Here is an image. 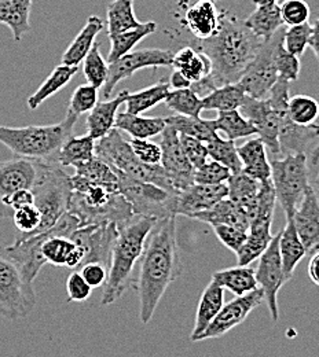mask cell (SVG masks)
<instances>
[{"label":"cell","instance_id":"cell-1","mask_svg":"<svg viewBox=\"0 0 319 357\" xmlns=\"http://www.w3.org/2000/svg\"><path fill=\"white\" fill-rule=\"evenodd\" d=\"M133 284L139 296V317L149 324L167 289L182 273L177 241V216L158 219L144 243Z\"/></svg>","mask_w":319,"mask_h":357},{"label":"cell","instance_id":"cell-2","mask_svg":"<svg viewBox=\"0 0 319 357\" xmlns=\"http://www.w3.org/2000/svg\"><path fill=\"white\" fill-rule=\"evenodd\" d=\"M263 40L249 31L244 21L221 15L216 32L198 43V51L211 62L209 76L215 86L238 83Z\"/></svg>","mask_w":319,"mask_h":357},{"label":"cell","instance_id":"cell-3","mask_svg":"<svg viewBox=\"0 0 319 357\" xmlns=\"http://www.w3.org/2000/svg\"><path fill=\"white\" fill-rule=\"evenodd\" d=\"M156 222L153 218L134 216L124 223L117 224L119 235L110 253L107 278L101 300L102 305L114 304L133 286L134 271Z\"/></svg>","mask_w":319,"mask_h":357},{"label":"cell","instance_id":"cell-4","mask_svg":"<svg viewBox=\"0 0 319 357\" xmlns=\"http://www.w3.org/2000/svg\"><path fill=\"white\" fill-rule=\"evenodd\" d=\"M71 185L68 212L79 219L82 227L95 223L121 224L135 216L119 190L92 184L77 175L71 176Z\"/></svg>","mask_w":319,"mask_h":357},{"label":"cell","instance_id":"cell-5","mask_svg":"<svg viewBox=\"0 0 319 357\" xmlns=\"http://www.w3.org/2000/svg\"><path fill=\"white\" fill-rule=\"evenodd\" d=\"M77 116L66 113V117L51 126L6 127L0 126V143L14 155L38 161L55 162L64 142L73 135Z\"/></svg>","mask_w":319,"mask_h":357},{"label":"cell","instance_id":"cell-6","mask_svg":"<svg viewBox=\"0 0 319 357\" xmlns=\"http://www.w3.org/2000/svg\"><path fill=\"white\" fill-rule=\"evenodd\" d=\"M289 89L290 83L278 77L266 96L278 116V144L281 157L303 153L309 160V165L317 168L319 160L318 124L299 126L290 120L288 113Z\"/></svg>","mask_w":319,"mask_h":357},{"label":"cell","instance_id":"cell-7","mask_svg":"<svg viewBox=\"0 0 319 357\" xmlns=\"http://www.w3.org/2000/svg\"><path fill=\"white\" fill-rule=\"evenodd\" d=\"M95 157L107 164L117 174L157 184L171 192H178L172 180L160 164L151 165L138 160L128 139H124L117 128L110 130L103 137L95 140Z\"/></svg>","mask_w":319,"mask_h":357},{"label":"cell","instance_id":"cell-8","mask_svg":"<svg viewBox=\"0 0 319 357\" xmlns=\"http://www.w3.org/2000/svg\"><path fill=\"white\" fill-rule=\"evenodd\" d=\"M34 205L39 209L42 222L36 234L50 229L68 211L72 194L71 176L57 162L40 161L39 174L32 185Z\"/></svg>","mask_w":319,"mask_h":357},{"label":"cell","instance_id":"cell-9","mask_svg":"<svg viewBox=\"0 0 319 357\" xmlns=\"http://www.w3.org/2000/svg\"><path fill=\"white\" fill-rule=\"evenodd\" d=\"M272 165V184L276 202L282 206L285 218L290 219L302 201L306 190L311 185L310 168L306 154H288L274 158Z\"/></svg>","mask_w":319,"mask_h":357},{"label":"cell","instance_id":"cell-10","mask_svg":"<svg viewBox=\"0 0 319 357\" xmlns=\"http://www.w3.org/2000/svg\"><path fill=\"white\" fill-rule=\"evenodd\" d=\"M36 305L34 283L0 245V316L18 320L27 317Z\"/></svg>","mask_w":319,"mask_h":357},{"label":"cell","instance_id":"cell-11","mask_svg":"<svg viewBox=\"0 0 319 357\" xmlns=\"http://www.w3.org/2000/svg\"><path fill=\"white\" fill-rule=\"evenodd\" d=\"M117 174V172H116ZM119 190L128 201L135 216H147L156 220L174 215V205L177 192L135 178L117 174Z\"/></svg>","mask_w":319,"mask_h":357},{"label":"cell","instance_id":"cell-12","mask_svg":"<svg viewBox=\"0 0 319 357\" xmlns=\"http://www.w3.org/2000/svg\"><path fill=\"white\" fill-rule=\"evenodd\" d=\"M283 31L285 26L279 28L273 36L263 40L255 58L251 61L241 79L238 80V84L248 96L255 99H265L276 82L278 73L274 62V47Z\"/></svg>","mask_w":319,"mask_h":357},{"label":"cell","instance_id":"cell-13","mask_svg":"<svg viewBox=\"0 0 319 357\" xmlns=\"http://www.w3.org/2000/svg\"><path fill=\"white\" fill-rule=\"evenodd\" d=\"M172 56H174V52L171 50H161V48H143V50L127 52L126 55L120 56L114 62L109 63L107 79L102 87L103 96L109 99L112 92L121 80H126L134 76L140 69L171 66Z\"/></svg>","mask_w":319,"mask_h":357},{"label":"cell","instance_id":"cell-14","mask_svg":"<svg viewBox=\"0 0 319 357\" xmlns=\"http://www.w3.org/2000/svg\"><path fill=\"white\" fill-rule=\"evenodd\" d=\"M278 239H279V234L274 235L267 249L258 259L259 266L255 269L258 287L263 291L265 301L267 304L273 321H278L279 319L278 293L281 287L286 283L282 263H281V256H279Z\"/></svg>","mask_w":319,"mask_h":357},{"label":"cell","instance_id":"cell-15","mask_svg":"<svg viewBox=\"0 0 319 357\" xmlns=\"http://www.w3.org/2000/svg\"><path fill=\"white\" fill-rule=\"evenodd\" d=\"M117 235V223L87 224L75 229L69 238L84 249V259L80 267L87 263H101L109 267L112 248Z\"/></svg>","mask_w":319,"mask_h":357},{"label":"cell","instance_id":"cell-16","mask_svg":"<svg viewBox=\"0 0 319 357\" xmlns=\"http://www.w3.org/2000/svg\"><path fill=\"white\" fill-rule=\"evenodd\" d=\"M263 301L265 296L259 287L244 296H237L232 301L223 304L211 324L197 337L195 342L223 337L230 330L239 326Z\"/></svg>","mask_w":319,"mask_h":357},{"label":"cell","instance_id":"cell-17","mask_svg":"<svg viewBox=\"0 0 319 357\" xmlns=\"http://www.w3.org/2000/svg\"><path fill=\"white\" fill-rule=\"evenodd\" d=\"M40 161L15 155L11 160L0 161V218H11L6 199L20 188H32L39 174Z\"/></svg>","mask_w":319,"mask_h":357},{"label":"cell","instance_id":"cell-18","mask_svg":"<svg viewBox=\"0 0 319 357\" xmlns=\"http://www.w3.org/2000/svg\"><path fill=\"white\" fill-rule=\"evenodd\" d=\"M239 113L256 128V136L262 139L272 160L281 158L278 144V116L269 100L245 96Z\"/></svg>","mask_w":319,"mask_h":357},{"label":"cell","instance_id":"cell-19","mask_svg":"<svg viewBox=\"0 0 319 357\" xmlns=\"http://www.w3.org/2000/svg\"><path fill=\"white\" fill-rule=\"evenodd\" d=\"M160 135H161L160 165L164 168V171L172 180L174 187L179 191L194 183L193 180L194 168L183 151L179 134L171 126L167 124L164 131Z\"/></svg>","mask_w":319,"mask_h":357},{"label":"cell","instance_id":"cell-20","mask_svg":"<svg viewBox=\"0 0 319 357\" xmlns=\"http://www.w3.org/2000/svg\"><path fill=\"white\" fill-rule=\"evenodd\" d=\"M228 197V184H197L179 190L175 197L174 215L193 218L195 213L209 209L218 201Z\"/></svg>","mask_w":319,"mask_h":357},{"label":"cell","instance_id":"cell-21","mask_svg":"<svg viewBox=\"0 0 319 357\" xmlns=\"http://www.w3.org/2000/svg\"><path fill=\"white\" fill-rule=\"evenodd\" d=\"M296 232L303 242L309 255L318 252L319 248V202L318 190L309 185L302 201L290 218Z\"/></svg>","mask_w":319,"mask_h":357},{"label":"cell","instance_id":"cell-22","mask_svg":"<svg viewBox=\"0 0 319 357\" xmlns=\"http://www.w3.org/2000/svg\"><path fill=\"white\" fill-rule=\"evenodd\" d=\"M221 14L212 0H197L184 13L183 24L198 40L212 36L219 25Z\"/></svg>","mask_w":319,"mask_h":357},{"label":"cell","instance_id":"cell-23","mask_svg":"<svg viewBox=\"0 0 319 357\" xmlns=\"http://www.w3.org/2000/svg\"><path fill=\"white\" fill-rule=\"evenodd\" d=\"M237 151L245 175L258 181L270 180L272 165L267 158L266 146L259 136L246 140L242 146L237 147Z\"/></svg>","mask_w":319,"mask_h":357},{"label":"cell","instance_id":"cell-24","mask_svg":"<svg viewBox=\"0 0 319 357\" xmlns=\"http://www.w3.org/2000/svg\"><path fill=\"white\" fill-rule=\"evenodd\" d=\"M128 91H121L116 98L105 102H96V105L89 112L86 120L87 134L95 140L103 137L110 130L114 128V120L120 106L124 103Z\"/></svg>","mask_w":319,"mask_h":357},{"label":"cell","instance_id":"cell-25","mask_svg":"<svg viewBox=\"0 0 319 357\" xmlns=\"http://www.w3.org/2000/svg\"><path fill=\"white\" fill-rule=\"evenodd\" d=\"M278 248H279V256H281V263H282V269L286 282H289L293 278L295 269L297 264L306 257L307 250L300 241L295 224L292 219H286V224L279 232V239H278Z\"/></svg>","mask_w":319,"mask_h":357},{"label":"cell","instance_id":"cell-26","mask_svg":"<svg viewBox=\"0 0 319 357\" xmlns=\"http://www.w3.org/2000/svg\"><path fill=\"white\" fill-rule=\"evenodd\" d=\"M191 219L202 223L215 225V224H228L237 227L245 232L249 229V218L244 208L228 199V197L218 201L209 209L195 213Z\"/></svg>","mask_w":319,"mask_h":357},{"label":"cell","instance_id":"cell-27","mask_svg":"<svg viewBox=\"0 0 319 357\" xmlns=\"http://www.w3.org/2000/svg\"><path fill=\"white\" fill-rule=\"evenodd\" d=\"M223 304H225V289L212 280L201 294L190 341L193 342L197 341V337L211 324V321L221 311Z\"/></svg>","mask_w":319,"mask_h":357},{"label":"cell","instance_id":"cell-28","mask_svg":"<svg viewBox=\"0 0 319 357\" xmlns=\"http://www.w3.org/2000/svg\"><path fill=\"white\" fill-rule=\"evenodd\" d=\"M34 0H0V24L6 25L15 42L31 32V10Z\"/></svg>","mask_w":319,"mask_h":357},{"label":"cell","instance_id":"cell-29","mask_svg":"<svg viewBox=\"0 0 319 357\" xmlns=\"http://www.w3.org/2000/svg\"><path fill=\"white\" fill-rule=\"evenodd\" d=\"M103 29V21L96 17L91 15L89 17L86 25L82 28L79 35L75 38V40L66 48V51L62 55V63L68 66H80L89 51L91 50L92 45L95 43L96 36Z\"/></svg>","mask_w":319,"mask_h":357},{"label":"cell","instance_id":"cell-30","mask_svg":"<svg viewBox=\"0 0 319 357\" xmlns=\"http://www.w3.org/2000/svg\"><path fill=\"white\" fill-rule=\"evenodd\" d=\"M95 157V139L90 135H71L61 146L55 162L62 168H77Z\"/></svg>","mask_w":319,"mask_h":357},{"label":"cell","instance_id":"cell-31","mask_svg":"<svg viewBox=\"0 0 319 357\" xmlns=\"http://www.w3.org/2000/svg\"><path fill=\"white\" fill-rule=\"evenodd\" d=\"M165 126L167 123L164 117H142L128 112L117 113L114 120V128L137 139L156 137L164 131Z\"/></svg>","mask_w":319,"mask_h":357},{"label":"cell","instance_id":"cell-32","mask_svg":"<svg viewBox=\"0 0 319 357\" xmlns=\"http://www.w3.org/2000/svg\"><path fill=\"white\" fill-rule=\"evenodd\" d=\"M156 31H157V24L153 21H149V22H140L137 26L123 31L120 33L110 35L109 36L110 50H109L107 63H112L120 56L133 51L144 38L150 36Z\"/></svg>","mask_w":319,"mask_h":357},{"label":"cell","instance_id":"cell-33","mask_svg":"<svg viewBox=\"0 0 319 357\" xmlns=\"http://www.w3.org/2000/svg\"><path fill=\"white\" fill-rule=\"evenodd\" d=\"M212 280L235 296H244L258 289L255 269L249 266H237L216 271L212 275Z\"/></svg>","mask_w":319,"mask_h":357},{"label":"cell","instance_id":"cell-34","mask_svg":"<svg viewBox=\"0 0 319 357\" xmlns=\"http://www.w3.org/2000/svg\"><path fill=\"white\" fill-rule=\"evenodd\" d=\"M77 72L79 66H68L64 63L55 66L51 75L42 83L38 91L28 98V107L31 110H36L48 98L66 87Z\"/></svg>","mask_w":319,"mask_h":357},{"label":"cell","instance_id":"cell-35","mask_svg":"<svg viewBox=\"0 0 319 357\" xmlns=\"http://www.w3.org/2000/svg\"><path fill=\"white\" fill-rule=\"evenodd\" d=\"M244 24L260 39H267L273 36L279 28L285 26L281 18L279 4L276 3L267 6H256V8L249 14Z\"/></svg>","mask_w":319,"mask_h":357},{"label":"cell","instance_id":"cell-36","mask_svg":"<svg viewBox=\"0 0 319 357\" xmlns=\"http://www.w3.org/2000/svg\"><path fill=\"white\" fill-rule=\"evenodd\" d=\"M246 93L238 83L223 84L212 89L209 93L201 98L202 110H237L242 105Z\"/></svg>","mask_w":319,"mask_h":357},{"label":"cell","instance_id":"cell-37","mask_svg":"<svg viewBox=\"0 0 319 357\" xmlns=\"http://www.w3.org/2000/svg\"><path fill=\"white\" fill-rule=\"evenodd\" d=\"M273 236L270 227H249L245 242L235 253L238 266H251L256 261L267 249Z\"/></svg>","mask_w":319,"mask_h":357},{"label":"cell","instance_id":"cell-38","mask_svg":"<svg viewBox=\"0 0 319 357\" xmlns=\"http://www.w3.org/2000/svg\"><path fill=\"white\" fill-rule=\"evenodd\" d=\"M170 91V84L165 80H160L147 89H140L138 92H128L124 105L127 106L128 113L142 114L164 102Z\"/></svg>","mask_w":319,"mask_h":357},{"label":"cell","instance_id":"cell-39","mask_svg":"<svg viewBox=\"0 0 319 357\" xmlns=\"http://www.w3.org/2000/svg\"><path fill=\"white\" fill-rule=\"evenodd\" d=\"M165 123L171 126L178 134L187 135L205 143L215 139L219 135L214 128L212 120H204L200 116L191 117V116L174 114L167 117Z\"/></svg>","mask_w":319,"mask_h":357},{"label":"cell","instance_id":"cell-40","mask_svg":"<svg viewBox=\"0 0 319 357\" xmlns=\"http://www.w3.org/2000/svg\"><path fill=\"white\" fill-rule=\"evenodd\" d=\"M107 36L120 33L140 24L135 15L134 0H112L106 10Z\"/></svg>","mask_w":319,"mask_h":357},{"label":"cell","instance_id":"cell-41","mask_svg":"<svg viewBox=\"0 0 319 357\" xmlns=\"http://www.w3.org/2000/svg\"><path fill=\"white\" fill-rule=\"evenodd\" d=\"M228 198L246 212L255 202L256 195L260 190L262 181L249 178L242 171L238 174H231L228 181Z\"/></svg>","mask_w":319,"mask_h":357},{"label":"cell","instance_id":"cell-42","mask_svg":"<svg viewBox=\"0 0 319 357\" xmlns=\"http://www.w3.org/2000/svg\"><path fill=\"white\" fill-rule=\"evenodd\" d=\"M216 132L226 135L228 139L237 140L256 135V128L239 113V110L218 112V117L212 120Z\"/></svg>","mask_w":319,"mask_h":357},{"label":"cell","instance_id":"cell-43","mask_svg":"<svg viewBox=\"0 0 319 357\" xmlns=\"http://www.w3.org/2000/svg\"><path fill=\"white\" fill-rule=\"evenodd\" d=\"M75 175L84 178L89 183L99 184L112 190H119L117 174L98 157H94L89 162L75 168Z\"/></svg>","mask_w":319,"mask_h":357},{"label":"cell","instance_id":"cell-44","mask_svg":"<svg viewBox=\"0 0 319 357\" xmlns=\"http://www.w3.org/2000/svg\"><path fill=\"white\" fill-rule=\"evenodd\" d=\"M208 157L219 164L225 165L231 174H238L242 171V164L237 151V146L231 139H222L219 135L207 142Z\"/></svg>","mask_w":319,"mask_h":357},{"label":"cell","instance_id":"cell-45","mask_svg":"<svg viewBox=\"0 0 319 357\" xmlns=\"http://www.w3.org/2000/svg\"><path fill=\"white\" fill-rule=\"evenodd\" d=\"M318 29V21H314L310 24V21L285 28L283 38H282V45L286 51L296 56H302L306 51V48L310 45L313 33Z\"/></svg>","mask_w":319,"mask_h":357},{"label":"cell","instance_id":"cell-46","mask_svg":"<svg viewBox=\"0 0 319 357\" xmlns=\"http://www.w3.org/2000/svg\"><path fill=\"white\" fill-rule=\"evenodd\" d=\"M164 103L175 114L197 117L202 112L201 98L190 89H172L165 98Z\"/></svg>","mask_w":319,"mask_h":357},{"label":"cell","instance_id":"cell-47","mask_svg":"<svg viewBox=\"0 0 319 357\" xmlns=\"http://www.w3.org/2000/svg\"><path fill=\"white\" fill-rule=\"evenodd\" d=\"M288 113L290 120L299 126L317 124L318 102L307 95H295L288 100Z\"/></svg>","mask_w":319,"mask_h":357},{"label":"cell","instance_id":"cell-48","mask_svg":"<svg viewBox=\"0 0 319 357\" xmlns=\"http://www.w3.org/2000/svg\"><path fill=\"white\" fill-rule=\"evenodd\" d=\"M83 75L89 84H91L96 89H102L109 72V63L105 61L101 52V45L94 43L91 50L83 59Z\"/></svg>","mask_w":319,"mask_h":357},{"label":"cell","instance_id":"cell-49","mask_svg":"<svg viewBox=\"0 0 319 357\" xmlns=\"http://www.w3.org/2000/svg\"><path fill=\"white\" fill-rule=\"evenodd\" d=\"M282 38H283V33L279 36V39L276 40L275 47H274L275 69H276L278 77H281L283 80H288L289 83H295L300 77V69H302L300 58L290 54L289 51H286L283 48Z\"/></svg>","mask_w":319,"mask_h":357},{"label":"cell","instance_id":"cell-50","mask_svg":"<svg viewBox=\"0 0 319 357\" xmlns=\"http://www.w3.org/2000/svg\"><path fill=\"white\" fill-rule=\"evenodd\" d=\"M96 102H98V89L87 83L73 91L66 113L79 117L82 114L89 113L96 105Z\"/></svg>","mask_w":319,"mask_h":357},{"label":"cell","instance_id":"cell-51","mask_svg":"<svg viewBox=\"0 0 319 357\" xmlns=\"http://www.w3.org/2000/svg\"><path fill=\"white\" fill-rule=\"evenodd\" d=\"M231 176L228 168L218 161L207 160L202 165L194 169L193 180L197 184H222L226 183Z\"/></svg>","mask_w":319,"mask_h":357},{"label":"cell","instance_id":"cell-52","mask_svg":"<svg viewBox=\"0 0 319 357\" xmlns=\"http://www.w3.org/2000/svg\"><path fill=\"white\" fill-rule=\"evenodd\" d=\"M177 70H179L191 84H194L211 75V62L207 55L195 50L193 56L184 62L182 66L177 68Z\"/></svg>","mask_w":319,"mask_h":357},{"label":"cell","instance_id":"cell-53","mask_svg":"<svg viewBox=\"0 0 319 357\" xmlns=\"http://www.w3.org/2000/svg\"><path fill=\"white\" fill-rule=\"evenodd\" d=\"M11 219L15 228L21 232L22 236L35 235L42 222L40 212L35 205H28L14 211L11 215Z\"/></svg>","mask_w":319,"mask_h":357},{"label":"cell","instance_id":"cell-54","mask_svg":"<svg viewBox=\"0 0 319 357\" xmlns=\"http://www.w3.org/2000/svg\"><path fill=\"white\" fill-rule=\"evenodd\" d=\"M283 25L293 26L310 21L311 10L304 0H283L279 6Z\"/></svg>","mask_w":319,"mask_h":357},{"label":"cell","instance_id":"cell-55","mask_svg":"<svg viewBox=\"0 0 319 357\" xmlns=\"http://www.w3.org/2000/svg\"><path fill=\"white\" fill-rule=\"evenodd\" d=\"M128 142L134 155L139 161L144 164H151V165L160 164V160H161L160 144L151 142L150 139H137V137H131L128 139Z\"/></svg>","mask_w":319,"mask_h":357},{"label":"cell","instance_id":"cell-56","mask_svg":"<svg viewBox=\"0 0 319 357\" xmlns=\"http://www.w3.org/2000/svg\"><path fill=\"white\" fill-rule=\"evenodd\" d=\"M179 139H181L183 151L194 169L198 168L200 165H202L209 158L205 142H201L195 137L181 134H179Z\"/></svg>","mask_w":319,"mask_h":357},{"label":"cell","instance_id":"cell-57","mask_svg":"<svg viewBox=\"0 0 319 357\" xmlns=\"http://www.w3.org/2000/svg\"><path fill=\"white\" fill-rule=\"evenodd\" d=\"M212 228L218 239L232 253H237V250L242 246L248 235V232L228 224H215L212 225Z\"/></svg>","mask_w":319,"mask_h":357},{"label":"cell","instance_id":"cell-58","mask_svg":"<svg viewBox=\"0 0 319 357\" xmlns=\"http://www.w3.org/2000/svg\"><path fill=\"white\" fill-rule=\"evenodd\" d=\"M66 293L71 303H84L91 297L92 287L84 280L79 271H75L66 280Z\"/></svg>","mask_w":319,"mask_h":357},{"label":"cell","instance_id":"cell-59","mask_svg":"<svg viewBox=\"0 0 319 357\" xmlns=\"http://www.w3.org/2000/svg\"><path fill=\"white\" fill-rule=\"evenodd\" d=\"M77 271L92 289L103 286L107 278V268L101 263H87L77 268Z\"/></svg>","mask_w":319,"mask_h":357},{"label":"cell","instance_id":"cell-60","mask_svg":"<svg viewBox=\"0 0 319 357\" xmlns=\"http://www.w3.org/2000/svg\"><path fill=\"white\" fill-rule=\"evenodd\" d=\"M28 205H34V192L31 188H20L6 199V206L11 215L14 211Z\"/></svg>","mask_w":319,"mask_h":357},{"label":"cell","instance_id":"cell-61","mask_svg":"<svg viewBox=\"0 0 319 357\" xmlns=\"http://www.w3.org/2000/svg\"><path fill=\"white\" fill-rule=\"evenodd\" d=\"M170 87L172 89H188L191 86V83L183 76L182 73L177 69H174L171 77H170Z\"/></svg>","mask_w":319,"mask_h":357},{"label":"cell","instance_id":"cell-62","mask_svg":"<svg viewBox=\"0 0 319 357\" xmlns=\"http://www.w3.org/2000/svg\"><path fill=\"white\" fill-rule=\"evenodd\" d=\"M318 263L319 253L316 252L311 255V260H310V266H309V276H310L311 282L317 286L319 284Z\"/></svg>","mask_w":319,"mask_h":357},{"label":"cell","instance_id":"cell-63","mask_svg":"<svg viewBox=\"0 0 319 357\" xmlns=\"http://www.w3.org/2000/svg\"><path fill=\"white\" fill-rule=\"evenodd\" d=\"M278 0H252V3L255 6H267V4H274L276 3Z\"/></svg>","mask_w":319,"mask_h":357}]
</instances>
